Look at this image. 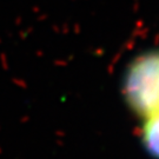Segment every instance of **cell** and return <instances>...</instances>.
Segmentation results:
<instances>
[{"mask_svg": "<svg viewBox=\"0 0 159 159\" xmlns=\"http://www.w3.org/2000/svg\"><path fill=\"white\" fill-rule=\"evenodd\" d=\"M124 93L131 108L148 117L159 111V51L136 58L127 70Z\"/></svg>", "mask_w": 159, "mask_h": 159, "instance_id": "1", "label": "cell"}, {"mask_svg": "<svg viewBox=\"0 0 159 159\" xmlns=\"http://www.w3.org/2000/svg\"><path fill=\"white\" fill-rule=\"evenodd\" d=\"M143 140L148 152L159 159V111L148 116L143 130Z\"/></svg>", "mask_w": 159, "mask_h": 159, "instance_id": "2", "label": "cell"}]
</instances>
